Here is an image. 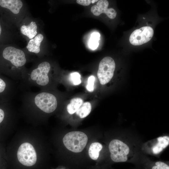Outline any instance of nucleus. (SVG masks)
I'll use <instances>...</instances> for the list:
<instances>
[{
  "mask_svg": "<svg viewBox=\"0 0 169 169\" xmlns=\"http://www.w3.org/2000/svg\"><path fill=\"white\" fill-rule=\"evenodd\" d=\"M88 137L84 132L74 131L66 134L63 139V143L69 150L75 153L81 152L86 145Z\"/></svg>",
  "mask_w": 169,
  "mask_h": 169,
  "instance_id": "f257e3e1",
  "label": "nucleus"
},
{
  "mask_svg": "<svg viewBox=\"0 0 169 169\" xmlns=\"http://www.w3.org/2000/svg\"><path fill=\"white\" fill-rule=\"evenodd\" d=\"M110 157L115 162H125L128 160L130 148L127 144L120 140L113 139L109 145Z\"/></svg>",
  "mask_w": 169,
  "mask_h": 169,
  "instance_id": "f03ea898",
  "label": "nucleus"
},
{
  "mask_svg": "<svg viewBox=\"0 0 169 169\" xmlns=\"http://www.w3.org/2000/svg\"><path fill=\"white\" fill-rule=\"evenodd\" d=\"M17 156L19 162L26 167H31L36 163V151L32 145L28 142L24 143L20 146Z\"/></svg>",
  "mask_w": 169,
  "mask_h": 169,
  "instance_id": "7ed1b4c3",
  "label": "nucleus"
},
{
  "mask_svg": "<svg viewBox=\"0 0 169 169\" xmlns=\"http://www.w3.org/2000/svg\"><path fill=\"white\" fill-rule=\"evenodd\" d=\"M115 69V63L111 57L103 58L100 62L97 73L98 78L102 85L108 83L113 77Z\"/></svg>",
  "mask_w": 169,
  "mask_h": 169,
  "instance_id": "20e7f679",
  "label": "nucleus"
},
{
  "mask_svg": "<svg viewBox=\"0 0 169 169\" xmlns=\"http://www.w3.org/2000/svg\"><path fill=\"white\" fill-rule=\"evenodd\" d=\"M34 101L39 108L47 113L53 112L57 107L56 97L48 93L42 92L38 94L35 98Z\"/></svg>",
  "mask_w": 169,
  "mask_h": 169,
  "instance_id": "39448f33",
  "label": "nucleus"
},
{
  "mask_svg": "<svg viewBox=\"0 0 169 169\" xmlns=\"http://www.w3.org/2000/svg\"><path fill=\"white\" fill-rule=\"evenodd\" d=\"M2 56L3 58L11 62L17 67L23 66L26 61L24 52L22 50L12 46H7L3 48Z\"/></svg>",
  "mask_w": 169,
  "mask_h": 169,
  "instance_id": "423d86ee",
  "label": "nucleus"
},
{
  "mask_svg": "<svg viewBox=\"0 0 169 169\" xmlns=\"http://www.w3.org/2000/svg\"><path fill=\"white\" fill-rule=\"evenodd\" d=\"M154 31L150 26H144L136 29L131 33L129 41L134 45H140L149 41L153 35Z\"/></svg>",
  "mask_w": 169,
  "mask_h": 169,
  "instance_id": "0eeeda50",
  "label": "nucleus"
},
{
  "mask_svg": "<svg viewBox=\"0 0 169 169\" xmlns=\"http://www.w3.org/2000/svg\"><path fill=\"white\" fill-rule=\"evenodd\" d=\"M50 68V64L47 62L40 63L38 68L33 70L31 74V78L33 80H36L38 84L42 86L47 85L49 82L48 76Z\"/></svg>",
  "mask_w": 169,
  "mask_h": 169,
  "instance_id": "6e6552de",
  "label": "nucleus"
},
{
  "mask_svg": "<svg viewBox=\"0 0 169 169\" xmlns=\"http://www.w3.org/2000/svg\"><path fill=\"white\" fill-rule=\"evenodd\" d=\"M108 5L109 2L107 0H99L96 5L91 7V11L96 16H98L102 13H104L109 18L114 19L116 16V12L113 8H108Z\"/></svg>",
  "mask_w": 169,
  "mask_h": 169,
  "instance_id": "1a4fd4ad",
  "label": "nucleus"
},
{
  "mask_svg": "<svg viewBox=\"0 0 169 169\" xmlns=\"http://www.w3.org/2000/svg\"><path fill=\"white\" fill-rule=\"evenodd\" d=\"M20 0H0V8L9 10L15 14H18L23 6Z\"/></svg>",
  "mask_w": 169,
  "mask_h": 169,
  "instance_id": "9d476101",
  "label": "nucleus"
},
{
  "mask_svg": "<svg viewBox=\"0 0 169 169\" xmlns=\"http://www.w3.org/2000/svg\"><path fill=\"white\" fill-rule=\"evenodd\" d=\"M44 39L43 35L39 33L28 42L26 48L28 51L31 52L38 53L40 51L41 43Z\"/></svg>",
  "mask_w": 169,
  "mask_h": 169,
  "instance_id": "9b49d317",
  "label": "nucleus"
},
{
  "mask_svg": "<svg viewBox=\"0 0 169 169\" xmlns=\"http://www.w3.org/2000/svg\"><path fill=\"white\" fill-rule=\"evenodd\" d=\"M20 31L24 35L32 39L37 34V26L36 23L32 21L28 25H23L21 26Z\"/></svg>",
  "mask_w": 169,
  "mask_h": 169,
  "instance_id": "f8f14e48",
  "label": "nucleus"
},
{
  "mask_svg": "<svg viewBox=\"0 0 169 169\" xmlns=\"http://www.w3.org/2000/svg\"><path fill=\"white\" fill-rule=\"evenodd\" d=\"M157 142L153 146L152 151L154 154H158L165 148L169 144V137L165 136L157 138Z\"/></svg>",
  "mask_w": 169,
  "mask_h": 169,
  "instance_id": "ddd939ff",
  "label": "nucleus"
},
{
  "mask_svg": "<svg viewBox=\"0 0 169 169\" xmlns=\"http://www.w3.org/2000/svg\"><path fill=\"white\" fill-rule=\"evenodd\" d=\"M102 148V145L100 143L95 142L92 143L88 151L89 155L91 159L94 160H97L99 157V152Z\"/></svg>",
  "mask_w": 169,
  "mask_h": 169,
  "instance_id": "4468645a",
  "label": "nucleus"
},
{
  "mask_svg": "<svg viewBox=\"0 0 169 169\" xmlns=\"http://www.w3.org/2000/svg\"><path fill=\"white\" fill-rule=\"evenodd\" d=\"M83 103V101L81 98H74L71 100L70 103L67 105V110L69 114H73L76 112Z\"/></svg>",
  "mask_w": 169,
  "mask_h": 169,
  "instance_id": "2eb2a0df",
  "label": "nucleus"
},
{
  "mask_svg": "<svg viewBox=\"0 0 169 169\" xmlns=\"http://www.w3.org/2000/svg\"><path fill=\"white\" fill-rule=\"evenodd\" d=\"M91 110L90 103L88 102L83 103L76 112V114L80 118H83L87 116Z\"/></svg>",
  "mask_w": 169,
  "mask_h": 169,
  "instance_id": "dca6fc26",
  "label": "nucleus"
},
{
  "mask_svg": "<svg viewBox=\"0 0 169 169\" xmlns=\"http://www.w3.org/2000/svg\"><path fill=\"white\" fill-rule=\"evenodd\" d=\"M81 76L78 72H75L70 74L69 79L72 84L74 85L80 84L81 83Z\"/></svg>",
  "mask_w": 169,
  "mask_h": 169,
  "instance_id": "f3484780",
  "label": "nucleus"
},
{
  "mask_svg": "<svg viewBox=\"0 0 169 169\" xmlns=\"http://www.w3.org/2000/svg\"><path fill=\"white\" fill-rule=\"evenodd\" d=\"M95 79V77L93 75H91L89 77L86 86V88L88 91L92 92L94 90V83Z\"/></svg>",
  "mask_w": 169,
  "mask_h": 169,
  "instance_id": "a211bd4d",
  "label": "nucleus"
},
{
  "mask_svg": "<svg viewBox=\"0 0 169 169\" xmlns=\"http://www.w3.org/2000/svg\"><path fill=\"white\" fill-rule=\"evenodd\" d=\"M155 164L151 169H169V165L163 162L157 161L155 162Z\"/></svg>",
  "mask_w": 169,
  "mask_h": 169,
  "instance_id": "6ab92c4d",
  "label": "nucleus"
},
{
  "mask_svg": "<svg viewBox=\"0 0 169 169\" xmlns=\"http://www.w3.org/2000/svg\"><path fill=\"white\" fill-rule=\"evenodd\" d=\"M98 0H77L76 1L77 3L80 5L87 6L89 5L91 3H93L98 1Z\"/></svg>",
  "mask_w": 169,
  "mask_h": 169,
  "instance_id": "aec40b11",
  "label": "nucleus"
},
{
  "mask_svg": "<svg viewBox=\"0 0 169 169\" xmlns=\"http://www.w3.org/2000/svg\"><path fill=\"white\" fill-rule=\"evenodd\" d=\"M99 44L98 41L94 39L90 38L89 45L90 48L92 49H96L98 47Z\"/></svg>",
  "mask_w": 169,
  "mask_h": 169,
  "instance_id": "412c9836",
  "label": "nucleus"
},
{
  "mask_svg": "<svg viewBox=\"0 0 169 169\" xmlns=\"http://www.w3.org/2000/svg\"><path fill=\"white\" fill-rule=\"evenodd\" d=\"M100 37V34L99 33L94 32L91 34L90 38L99 41Z\"/></svg>",
  "mask_w": 169,
  "mask_h": 169,
  "instance_id": "4be33fe9",
  "label": "nucleus"
},
{
  "mask_svg": "<svg viewBox=\"0 0 169 169\" xmlns=\"http://www.w3.org/2000/svg\"><path fill=\"white\" fill-rule=\"evenodd\" d=\"M6 87V84L4 81L0 78V93L3 92Z\"/></svg>",
  "mask_w": 169,
  "mask_h": 169,
  "instance_id": "5701e85b",
  "label": "nucleus"
},
{
  "mask_svg": "<svg viewBox=\"0 0 169 169\" xmlns=\"http://www.w3.org/2000/svg\"><path fill=\"white\" fill-rule=\"evenodd\" d=\"M2 32H3L2 27L1 25V23L0 22V38L2 37Z\"/></svg>",
  "mask_w": 169,
  "mask_h": 169,
  "instance_id": "b1692460",
  "label": "nucleus"
},
{
  "mask_svg": "<svg viewBox=\"0 0 169 169\" xmlns=\"http://www.w3.org/2000/svg\"><path fill=\"white\" fill-rule=\"evenodd\" d=\"M59 169H64V168H59Z\"/></svg>",
  "mask_w": 169,
  "mask_h": 169,
  "instance_id": "393cba45",
  "label": "nucleus"
}]
</instances>
